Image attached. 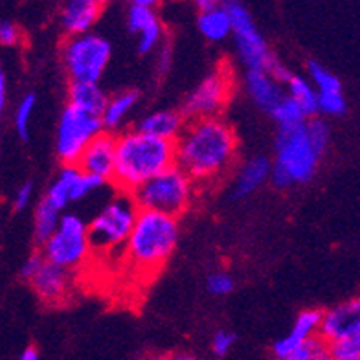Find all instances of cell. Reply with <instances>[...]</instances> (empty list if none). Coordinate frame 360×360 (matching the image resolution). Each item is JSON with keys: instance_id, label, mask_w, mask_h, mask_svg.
<instances>
[{"instance_id": "6da1fadb", "label": "cell", "mask_w": 360, "mask_h": 360, "mask_svg": "<svg viewBox=\"0 0 360 360\" xmlns=\"http://www.w3.org/2000/svg\"><path fill=\"white\" fill-rule=\"evenodd\" d=\"M176 164L195 180L210 182L232 166L237 155L233 129L219 116L186 120L175 140Z\"/></svg>"}, {"instance_id": "7a4b0ae2", "label": "cell", "mask_w": 360, "mask_h": 360, "mask_svg": "<svg viewBox=\"0 0 360 360\" xmlns=\"http://www.w3.org/2000/svg\"><path fill=\"white\" fill-rule=\"evenodd\" d=\"M176 164L175 140L134 129L116 138L112 182L120 191L133 193L143 182Z\"/></svg>"}, {"instance_id": "3957f363", "label": "cell", "mask_w": 360, "mask_h": 360, "mask_svg": "<svg viewBox=\"0 0 360 360\" xmlns=\"http://www.w3.org/2000/svg\"><path fill=\"white\" fill-rule=\"evenodd\" d=\"M179 241L175 215L158 210L138 212L133 232L125 243V257L140 272H155L169 259Z\"/></svg>"}, {"instance_id": "277c9868", "label": "cell", "mask_w": 360, "mask_h": 360, "mask_svg": "<svg viewBox=\"0 0 360 360\" xmlns=\"http://www.w3.org/2000/svg\"><path fill=\"white\" fill-rule=\"evenodd\" d=\"M322 155L309 134L307 124L281 127L270 179L281 190L292 184H305L316 173Z\"/></svg>"}, {"instance_id": "5b68a950", "label": "cell", "mask_w": 360, "mask_h": 360, "mask_svg": "<svg viewBox=\"0 0 360 360\" xmlns=\"http://www.w3.org/2000/svg\"><path fill=\"white\" fill-rule=\"evenodd\" d=\"M193 184L195 180L179 164H175L143 182L136 191H133V197L138 208L158 210L179 217L190 206Z\"/></svg>"}, {"instance_id": "8992f818", "label": "cell", "mask_w": 360, "mask_h": 360, "mask_svg": "<svg viewBox=\"0 0 360 360\" xmlns=\"http://www.w3.org/2000/svg\"><path fill=\"white\" fill-rule=\"evenodd\" d=\"M138 212L140 208L133 193L122 191V195L110 200L89 224L92 252H109L112 248L125 247L136 223Z\"/></svg>"}, {"instance_id": "52a82bcc", "label": "cell", "mask_w": 360, "mask_h": 360, "mask_svg": "<svg viewBox=\"0 0 360 360\" xmlns=\"http://www.w3.org/2000/svg\"><path fill=\"white\" fill-rule=\"evenodd\" d=\"M112 48L107 39L96 34L70 35L63 44V63L72 83L92 81L98 83L109 65Z\"/></svg>"}, {"instance_id": "ba28073f", "label": "cell", "mask_w": 360, "mask_h": 360, "mask_svg": "<svg viewBox=\"0 0 360 360\" xmlns=\"http://www.w3.org/2000/svg\"><path fill=\"white\" fill-rule=\"evenodd\" d=\"M105 129L100 114L86 112L68 103L59 120L56 138L57 157L63 164H77L79 157L92 140Z\"/></svg>"}, {"instance_id": "9c48e42d", "label": "cell", "mask_w": 360, "mask_h": 360, "mask_svg": "<svg viewBox=\"0 0 360 360\" xmlns=\"http://www.w3.org/2000/svg\"><path fill=\"white\" fill-rule=\"evenodd\" d=\"M90 252L89 224L74 214L61 215L56 232L43 243L44 257L70 270L79 269Z\"/></svg>"}, {"instance_id": "30bf717a", "label": "cell", "mask_w": 360, "mask_h": 360, "mask_svg": "<svg viewBox=\"0 0 360 360\" xmlns=\"http://www.w3.org/2000/svg\"><path fill=\"white\" fill-rule=\"evenodd\" d=\"M224 6L232 15L233 37H236L237 52L247 68H263L272 72L278 65V59L266 46L265 39L257 32L256 24L252 20L250 13L245 10V6L237 0H224Z\"/></svg>"}, {"instance_id": "8fae6325", "label": "cell", "mask_w": 360, "mask_h": 360, "mask_svg": "<svg viewBox=\"0 0 360 360\" xmlns=\"http://www.w3.org/2000/svg\"><path fill=\"white\" fill-rule=\"evenodd\" d=\"M232 94V76L226 67L217 68L200 81L184 101L182 114L186 120L219 116Z\"/></svg>"}, {"instance_id": "7c38bea8", "label": "cell", "mask_w": 360, "mask_h": 360, "mask_svg": "<svg viewBox=\"0 0 360 360\" xmlns=\"http://www.w3.org/2000/svg\"><path fill=\"white\" fill-rule=\"evenodd\" d=\"M72 272L74 270L44 261L37 274L30 280L35 294L46 304H61L65 302L72 289Z\"/></svg>"}, {"instance_id": "4fadbf2b", "label": "cell", "mask_w": 360, "mask_h": 360, "mask_svg": "<svg viewBox=\"0 0 360 360\" xmlns=\"http://www.w3.org/2000/svg\"><path fill=\"white\" fill-rule=\"evenodd\" d=\"M77 166L86 173L112 180L114 166H116V138L110 133L101 131L92 142L86 146L83 155L77 160Z\"/></svg>"}, {"instance_id": "5bb4252c", "label": "cell", "mask_w": 360, "mask_h": 360, "mask_svg": "<svg viewBox=\"0 0 360 360\" xmlns=\"http://www.w3.org/2000/svg\"><path fill=\"white\" fill-rule=\"evenodd\" d=\"M353 333H360V296L323 313L320 327V335L329 342Z\"/></svg>"}, {"instance_id": "9a60e30c", "label": "cell", "mask_w": 360, "mask_h": 360, "mask_svg": "<svg viewBox=\"0 0 360 360\" xmlns=\"http://www.w3.org/2000/svg\"><path fill=\"white\" fill-rule=\"evenodd\" d=\"M129 30L138 35V52L149 53L160 44L162 41V24L157 13L149 6L133 4L127 13Z\"/></svg>"}, {"instance_id": "2e32d148", "label": "cell", "mask_w": 360, "mask_h": 360, "mask_svg": "<svg viewBox=\"0 0 360 360\" xmlns=\"http://www.w3.org/2000/svg\"><path fill=\"white\" fill-rule=\"evenodd\" d=\"M322 318V311H304V313H300V316L296 318V322H294L289 335H285L283 338H280V340L274 344V347H272L274 355L281 360H289V356L292 355L294 351L298 349L305 340H309V338L320 333Z\"/></svg>"}, {"instance_id": "e0dca14e", "label": "cell", "mask_w": 360, "mask_h": 360, "mask_svg": "<svg viewBox=\"0 0 360 360\" xmlns=\"http://www.w3.org/2000/svg\"><path fill=\"white\" fill-rule=\"evenodd\" d=\"M98 0H67L61 11V26L68 35L86 34L101 15Z\"/></svg>"}, {"instance_id": "ac0fdd59", "label": "cell", "mask_w": 360, "mask_h": 360, "mask_svg": "<svg viewBox=\"0 0 360 360\" xmlns=\"http://www.w3.org/2000/svg\"><path fill=\"white\" fill-rule=\"evenodd\" d=\"M247 90L252 100L256 101L261 109L269 110V112L283 98L280 81L276 79L269 70H263V68H248Z\"/></svg>"}, {"instance_id": "d6986e66", "label": "cell", "mask_w": 360, "mask_h": 360, "mask_svg": "<svg viewBox=\"0 0 360 360\" xmlns=\"http://www.w3.org/2000/svg\"><path fill=\"white\" fill-rule=\"evenodd\" d=\"M272 173L270 160L265 157H254L245 164L239 175H237L236 186H233V199H243L247 195L254 193L257 188L265 184L266 179Z\"/></svg>"}, {"instance_id": "ffe728a7", "label": "cell", "mask_w": 360, "mask_h": 360, "mask_svg": "<svg viewBox=\"0 0 360 360\" xmlns=\"http://www.w3.org/2000/svg\"><path fill=\"white\" fill-rule=\"evenodd\" d=\"M199 30L200 34L208 41H224L230 34H233V24H232V15L224 6L210 8V10H202L199 15Z\"/></svg>"}, {"instance_id": "44dd1931", "label": "cell", "mask_w": 360, "mask_h": 360, "mask_svg": "<svg viewBox=\"0 0 360 360\" xmlns=\"http://www.w3.org/2000/svg\"><path fill=\"white\" fill-rule=\"evenodd\" d=\"M186 118L184 114H179L175 110H158V112H153L149 116L138 124L140 131H146V133H151L155 136L167 138V140H176V136L180 134V131L184 129Z\"/></svg>"}, {"instance_id": "7402d4cb", "label": "cell", "mask_w": 360, "mask_h": 360, "mask_svg": "<svg viewBox=\"0 0 360 360\" xmlns=\"http://www.w3.org/2000/svg\"><path fill=\"white\" fill-rule=\"evenodd\" d=\"M68 100L72 105L92 114H103L105 107L109 103V98L105 94L101 86L92 81H76L70 85Z\"/></svg>"}, {"instance_id": "603a6c76", "label": "cell", "mask_w": 360, "mask_h": 360, "mask_svg": "<svg viewBox=\"0 0 360 360\" xmlns=\"http://www.w3.org/2000/svg\"><path fill=\"white\" fill-rule=\"evenodd\" d=\"M81 173V167L77 164H65L63 171L56 179L50 190H48L44 199L52 204L53 208L65 210L70 202H74V184Z\"/></svg>"}, {"instance_id": "cb8c5ba5", "label": "cell", "mask_w": 360, "mask_h": 360, "mask_svg": "<svg viewBox=\"0 0 360 360\" xmlns=\"http://www.w3.org/2000/svg\"><path fill=\"white\" fill-rule=\"evenodd\" d=\"M138 94L136 90H125V92H120L114 98H110L107 107H105L103 114H101V120H103L105 129H116L124 124V120L127 118V114L133 110V107L136 105Z\"/></svg>"}, {"instance_id": "d4e9b609", "label": "cell", "mask_w": 360, "mask_h": 360, "mask_svg": "<svg viewBox=\"0 0 360 360\" xmlns=\"http://www.w3.org/2000/svg\"><path fill=\"white\" fill-rule=\"evenodd\" d=\"M61 221V210L53 208L46 199L41 200V204L35 210L34 217V233L39 243H44L48 237L56 232L57 224Z\"/></svg>"}, {"instance_id": "484cf974", "label": "cell", "mask_w": 360, "mask_h": 360, "mask_svg": "<svg viewBox=\"0 0 360 360\" xmlns=\"http://www.w3.org/2000/svg\"><path fill=\"white\" fill-rule=\"evenodd\" d=\"M287 89H289V96H292L294 100L302 105V109L305 110L309 118H313L314 114L320 112V105H318V90L314 92L313 85L307 79L300 76H292L287 81Z\"/></svg>"}, {"instance_id": "4316f807", "label": "cell", "mask_w": 360, "mask_h": 360, "mask_svg": "<svg viewBox=\"0 0 360 360\" xmlns=\"http://www.w3.org/2000/svg\"><path fill=\"white\" fill-rule=\"evenodd\" d=\"M272 118L280 124V127H292V125L305 124V120L309 118L305 110L302 109V105L294 100L292 96H285L278 101L274 109L270 110Z\"/></svg>"}, {"instance_id": "83f0119b", "label": "cell", "mask_w": 360, "mask_h": 360, "mask_svg": "<svg viewBox=\"0 0 360 360\" xmlns=\"http://www.w3.org/2000/svg\"><path fill=\"white\" fill-rule=\"evenodd\" d=\"M331 359V349H329V340L318 333L309 340H305L298 349L294 351L289 360H326Z\"/></svg>"}, {"instance_id": "f1b7e54d", "label": "cell", "mask_w": 360, "mask_h": 360, "mask_svg": "<svg viewBox=\"0 0 360 360\" xmlns=\"http://www.w3.org/2000/svg\"><path fill=\"white\" fill-rule=\"evenodd\" d=\"M329 349L335 360H360V333L329 342Z\"/></svg>"}, {"instance_id": "f546056e", "label": "cell", "mask_w": 360, "mask_h": 360, "mask_svg": "<svg viewBox=\"0 0 360 360\" xmlns=\"http://www.w3.org/2000/svg\"><path fill=\"white\" fill-rule=\"evenodd\" d=\"M309 76L313 79L314 86H316L318 92H342V85L338 77L329 72L327 68H323L318 61H309Z\"/></svg>"}, {"instance_id": "4dcf8cb0", "label": "cell", "mask_w": 360, "mask_h": 360, "mask_svg": "<svg viewBox=\"0 0 360 360\" xmlns=\"http://www.w3.org/2000/svg\"><path fill=\"white\" fill-rule=\"evenodd\" d=\"M35 103H37L35 94H26L20 100V103L17 105V110H15V131L22 140H28L30 118H32V112L35 109Z\"/></svg>"}, {"instance_id": "1f68e13d", "label": "cell", "mask_w": 360, "mask_h": 360, "mask_svg": "<svg viewBox=\"0 0 360 360\" xmlns=\"http://www.w3.org/2000/svg\"><path fill=\"white\" fill-rule=\"evenodd\" d=\"M318 105H320V112L329 116H340L347 109L346 98L342 92H318Z\"/></svg>"}, {"instance_id": "d6a6232c", "label": "cell", "mask_w": 360, "mask_h": 360, "mask_svg": "<svg viewBox=\"0 0 360 360\" xmlns=\"http://www.w3.org/2000/svg\"><path fill=\"white\" fill-rule=\"evenodd\" d=\"M305 124H307L309 134H311V138L314 140L318 149L322 153H326L327 143H329V125H327L322 118H311L309 122H305Z\"/></svg>"}, {"instance_id": "836d02e7", "label": "cell", "mask_w": 360, "mask_h": 360, "mask_svg": "<svg viewBox=\"0 0 360 360\" xmlns=\"http://www.w3.org/2000/svg\"><path fill=\"white\" fill-rule=\"evenodd\" d=\"M206 287L215 296H226V294H230L233 290L232 276L226 274V272H214L212 276H208Z\"/></svg>"}, {"instance_id": "e575fe53", "label": "cell", "mask_w": 360, "mask_h": 360, "mask_svg": "<svg viewBox=\"0 0 360 360\" xmlns=\"http://www.w3.org/2000/svg\"><path fill=\"white\" fill-rule=\"evenodd\" d=\"M233 342H236V337L232 333L228 331H219L215 333V337L212 338V349L217 356H224L230 353V349L233 347Z\"/></svg>"}, {"instance_id": "d590c367", "label": "cell", "mask_w": 360, "mask_h": 360, "mask_svg": "<svg viewBox=\"0 0 360 360\" xmlns=\"http://www.w3.org/2000/svg\"><path fill=\"white\" fill-rule=\"evenodd\" d=\"M19 37L20 32L13 22L4 20V22L0 24V43L4 44V46H15V44L19 43Z\"/></svg>"}, {"instance_id": "8d00e7d4", "label": "cell", "mask_w": 360, "mask_h": 360, "mask_svg": "<svg viewBox=\"0 0 360 360\" xmlns=\"http://www.w3.org/2000/svg\"><path fill=\"white\" fill-rule=\"evenodd\" d=\"M44 261H46L44 254H34V256H30L28 261L24 263L22 270H20V276H22V278L26 281H30V280H32V278H34L35 274H37L39 269L43 266Z\"/></svg>"}, {"instance_id": "74e56055", "label": "cell", "mask_w": 360, "mask_h": 360, "mask_svg": "<svg viewBox=\"0 0 360 360\" xmlns=\"http://www.w3.org/2000/svg\"><path fill=\"white\" fill-rule=\"evenodd\" d=\"M32 195H34V184H32V182H26V184L20 186L19 190H17V193H15L13 208L17 210V212L26 208L30 204V200H32Z\"/></svg>"}, {"instance_id": "f35d334b", "label": "cell", "mask_w": 360, "mask_h": 360, "mask_svg": "<svg viewBox=\"0 0 360 360\" xmlns=\"http://www.w3.org/2000/svg\"><path fill=\"white\" fill-rule=\"evenodd\" d=\"M224 0H193V4L199 8L200 11L202 10H210V8H215V6H221Z\"/></svg>"}, {"instance_id": "ab89813d", "label": "cell", "mask_w": 360, "mask_h": 360, "mask_svg": "<svg viewBox=\"0 0 360 360\" xmlns=\"http://www.w3.org/2000/svg\"><path fill=\"white\" fill-rule=\"evenodd\" d=\"M169 63H171V48L169 46L162 48V52H160V70L166 72L167 68H169Z\"/></svg>"}, {"instance_id": "60d3db41", "label": "cell", "mask_w": 360, "mask_h": 360, "mask_svg": "<svg viewBox=\"0 0 360 360\" xmlns=\"http://www.w3.org/2000/svg\"><path fill=\"white\" fill-rule=\"evenodd\" d=\"M19 359L20 360H37L39 359V349L35 346L24 347Z\"/></svg>"}, {"instance_id": "b9f144b4", "label": "cell", "mask_w": 360, "mask_h": 360, "mask_svg": "<svg viewBox=\"0 0 360 360\" xmlns=\"http://www.w3.org/2000/svg\"><path fill=\"white\" fill-rule=\"evenodd\" d=\"M6 92H8V89H6V76L0 74V107L6 105Z\"/></svg>"}, {"instance_id": "7bdbcfd3", "label": "cell", "mask_w": 360, "mask_h": 360, "mask_svg": "<svg viewBox=\"0 0 360 360\" xmlns=\"http://www.w3.org/2000/svg\"><path fill=\"white\" fill-rule=\"evenodd\" d=\"M160 0H131V4H140V6H149V8H155Z\"/></svg>"}, {"instance_id": "ee69618b", "label": "cell", "mask_w": 360, "mask_h": 360, "mask_svg": "<svg viewBox=\"0 0 360 360\" xmlns=\"http://www.w3.org/2000/svg\"><path fill=\"white\" fill-rule=\"evenodd\" d=\"M98 2H101V4H107V2H110V0H98Z\"/></svg>"}]
</instances>
